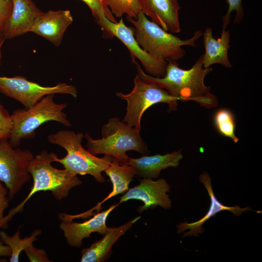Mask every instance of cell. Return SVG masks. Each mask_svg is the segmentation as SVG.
Wrapping results in <instances>:
<instances>
[{
	"instance_id": "1",
	"label": "cell",
	"mask_w": 262,
	"mask_h": 262,
	"mask_svg": "<svg viewBox=\"0 0 262 262\" xmlns=\"http://www.w3.org/2000/svg\"><path fill=\"white\" fill-rule=\"evenodd\" d=\"M167 62L164 76L157 78L145 73L139 64L133 61L138 74L143 79L156 84L178 100H192L206 108L218 105L217 98L210 92V87L204 83L205 78L213 68L203 67L202 55L189 69L180 67L177 61L168 60Z\"/></svg>"
},
{
	"instance_id": "2",
	"label": "cell",
	"mask_w": 262,
	"mask_h": 262,
	"mask_svg": "<svg viewBox=\"0 0 262 262\" xmlns=\"http://www.w3.org/2000/svg\"><path fill=\"white\" fill-rule=\"evenodd\" d=\"M57 154L43 150L33 157L29 167V172L33 179V184L27 197L18 205L9 211L0 220V229L6 228L8 223L16 213L22 211L26 202L35 193L40 191H50L58 200L67 197L70 190L82 183L77 175L65 168L60 169L53 166Z\"/></svg>"
},
{
	"instance_id": "3",
	"label": "cell",
	"mask_w": 262,
	"mask_h": 262,
	"mask_svg": "<svg viewBox=\"0 0 262 262\" xmlns=\"http://www.w3.org/2000/svg\"><path fill=\"white\" fill-rule=\"evenodd\" d=\"M134 26V36L139 46L153 57L162 60L178 61L183 58L184 46L196 47V42L202 36L197 30L192 37L182 40L149 20L140 11L136 19L126 16Z\"/></svg>"
},
{
	"instance_id": "4",
	"label": "cell",
	"mask_w": 262,
	"mask_h": 262,
	"mask_svg": "<svg viewBox=\"0 0 262 262\" xmlns=\"http://www.w3.org/2000/svg\"><path fill=\"white\" fill-rule=\"evenodd\" d=\"M102 138L94 139L88 133L84 135L87 141V150L96 155L104 154L113 157L126 164L129 157L126 154L133 150L145 155L149 152L140 131L129 126L118 117L109 119L101 130Z\"/></svg>"
},
{
	"instance_id": "5",
	"label": "cell",
	"mask_w": 262,
	"mask_h": 262,
	"mask_svg": "<svg viewBox=\"0 0 262 262\" xmlns=\"http://www.w3.org/2000/svg\"><path fill=\"white\" fill-rule=\"evenodd\" d=\"M83 133L74 131L60 130L49 134V143L58 145L66 151L62 158L57 156L55 162L62 164L64 168L74 175H90L98 182H104L102 172L109 166L113 157L105 155L99 158L85 149L82 145Z\"/></svg>"
},
{
	"instance_id": "6",
	"label": "cell",
	"mask_w": 262,
	"mask_h": 262,
	"mask_svg": "<svg viewBox=\"0 0 262 262\" xmlns=\"http://www.w3.org/2000/svg\"><path fill=\"white\" fill-rule=\"evenodd\" d=\"M54 94L48 95L29 109H17L11 115L12 127L8 141L13 147H17L22 139L33 138L35 130L43 124L54 121L71 126L63 110L67 103H57Z\"/></svg>"
},
{
	"instance_id": "7",
	"label": "cell",
	"mask_w": 262,
	"mask_h": 262,
	"mask_svg": "<svg viewBox=\"0 0 262 262\" xmlns=\"http://www.w3.org/2000/svg\"><path fill=\"white\" fill-rule=\"evenodd\" d=\"M134 87L129 94L117 92L116 95L127 102L126 114L123 122L138 131L141 130V119L145 112L159 103L168 104V111L177 109L178 99L156 84L143 79L138 74L134 79Z\"/></svg>"
},
{
	"instance_id": "8",
	"label": "cell",
	"mask_w": 262,
	"mask_h": 262,
	"mask_svg": "<svg viewBox=\"0 0 262 262\" xmlns=\"http://www.w3.org/2000/svg\"><path fill=\"white\" fill-rule=\"evenodd\" d=\"M33 157L30 150L13 147L8 139L0 141V182L8 189L9 200L30 180L29 167Z\"/></svg>"
},
{
	"instance_id": "9",
	"label": "cell",
	"mask_w": 262,
	"mask_h": 262,
	"mask_svg": "<svg viewBox=\"0 0 262 262\" xmlns=\"http://www.w3.org/2000/svg\"><path fill=\"white\" fill-rule=\"evenodd\" d=\"M0 92L18 101L25 109L31 108L48 95L68 94L75 98L78 95L76 87L71 84L59 83L53 86H44L19 75L0 76Z\"/></svg>"
},
{
	"instance_id": "10",
	"label": "cell",
	"mask_w": 262,
	"mask_h": 262,
	"mask_svg": "<svg viewBox=\"0 0 262 262\" xmlns=\"http://www.w3.org/2000/svg\"><path fill=\"white\" fill-rule=\"evenodd\" d=\"M97 22L101 27L104 35L119 39L129 49L132 61L138 59L149 75L157 78L164 76L167 61L156 59L144 50L136 41L133 29L125 24L122 17L118 22H113L103 16Z\"/></svg>"
},
{
	"instance_id": "11",
	"label": "cell",
	"mask_w": 262,
	"mask_h": 262,
	"mask_svg": "<svg viewBox=\"0 0 262 262\" xmlns=\"http://www.w3.org/2000/svg\"><path fill=\"white\" fill-rule=\"evenodd\" d=\"M170 184L163 178L156 180L144 178L140 180L138 185L124 193L118 204L131 199L140 200L144 203L138 209L140 213L158 206L167 210L171 207L172 201L167 194L170 191Z\"/></svg>"
},
{
	"instance_id": "12",
	"label": "cell",
	"mask_w": 262,
	"mask_h": 262,
	"mask_svg": "<svg viewBox=\"0 0 262 262\" xmlns=\"http://www.w3.org/2000/svg\"><path fill=\"white\" fill-rule=\"evenodd\" d=\"M199 180L202 183L207 191L210 198V206L208 212L205 215L199 220L192 223L184 222L180 223L177 226L178 229L177 233L180 234L186 229L189 230L185 232L182 237L194 236L196 237L199 233L202 234L204 229L202 228L203 224L212 217L214 216L218 213L228 211L232 213L236 216H240L243 213L247 212L249 210H252L258 213H261L262 211H256L246 206L241 208L239 206H227L223 204L215 196L212 188L211 179L209 175L206 172H203L199 176Z\"/></svg>"
},
{
	"instance_id": "13",
	"label": "cell",
	"mask_w": 262,
	"mask_h": 262,
	"mask_svg": "<svg viewBox=\"0 0 262 262\" xmlns=\"http://www.w3.org/2000/svg\"><path fill=\"white\" fill-rule=\"evenodd\" d=\"M119 204L113 205L105 211L95 214L89 220L82 223L72 220H62L60 228L63 231L67 244L74 247L82 246L83 239L90 237L91 233L98 232L104 235L109 229L106 224L110 213Z\"/></svg>"
},
{
	"instance_id": "14",
	"label": "cell",
	"mask_w": 262,
	"mask_h": 262,
	"mask_svg": "<svg viewBox=\"0 0 262 262\" xmlns=\"http://www.w3.org/2000/svg\"><path fill=\"white\" fill-rule=\"evenodd\" d=\"M140 11L151 21L172 33L181 32L178 0H138Z\"/></svg>"
},
{
	"instance_id": "15",
	"label": "cell",
	"mask_w": 262,
	"mask_h": 262,
	"mask_svg": "<svg viewBox=\"0 0 262 262\" xmlns=\"http://www.w3.org/2000/svg\"><path fill=\"white\" fill-rule=\"evenodd\" d=\"M72 21L73 17L68 10L42 12L36 19L30 32L59 46L66 30Z\"/></svg>"
},
{
	"instance_id": "16",
	"label": "cell",
	"mask_w": 262,
	"mask_h": 262,
	"mask_svg": "<svg viewBox=\"0 0 262 262\" xmlns=\"http://www.w3.org/2000/svg\"><path fill=\"white\" fill-rule=\"evenodd\" d=\"M13 10L3 33L11 39L30 32L38 16L42 12L32 0H12Z\"/></svg>"
},
{
	"instance_id": "17",
	"label": "cell",
	"mask_w": 262,
	"mask_h": 262,
	"mask_svg": "<svg viewBox=\"0 0 262 262\" xmlns=\"http://www.w3.org/2000/svg\"><path fill=\"white\" fill-rule=\"evenodd\" d=\"M182 150L164 155H143L138 158H129L126 164L132 166L138 178L156 179L161 171L168 167H177L182 159Z\"/></svg>"
},
{
	"instance_id": "18",
	"label": "cell",
	"mask_w": 262,
	"mask_h": 262,
	"mask_svg": "<svg viewBox=\"0 0 262 262\" xmlns=\"http://www.w3.org/2000/svg\"><path fill=\"white\" fill-rule=\"evenodd\" d=\"M104 171L112 183V191L92 209L81 214L70 215L71 219L81 217L86 218L92 215L94 210L98 212L101 209V205L106 200L118 194L125 193L129 189V184L136 174L135 169L132 166L122 164L114 158Z\"/></svg>"
},
{
	"instance_id": "19",
	"label": "cell",
	"mask_w": 262,
	"mask_h": 262,
	"mask_svg": "<svg viewBox=\"0 0 262 262\" xmlns=\"http://www.w3.org/2000/svg\"><path fill=\"white\" fill-rule=\"evenodd\" d=\"M212 31L211 28L207 27L202 33L205 48L204 54H202L203 67H209L212 65L219 64L230 68L232 65L228 57L229 31L222 29L220 37L217 39L213 36Z\"/></svg>"
},
{
	"instance_id": "20",
	"label": "cell",
	"mask_w": 262,
	"mask_h": 262,
	"mask_svg": "<svg viewBox=\"0 0 262 262\" xmlns=\"http://www.w3.org/2000/svg\"><path fill=\"white\" fill-rule=\"evenodd\" d=\"M140 218L138 216L116 228H110L100 240L82 250V262H101L107 260L112 254V247L117 240Z\"/></svg>"
},
{
	"instance_id": "21",
	"label": "cell",
	"mask_w": 262,
	"mask_h": 262,
	"mask_svg": "<svg viewBox=\"0 0 262 262\" xmlns=\"http://www.w3.org/2000/svg\"><path fill=\"white\" fill-rule=\"evenodd\" d=\"M41 233L40 229L34 230L30 236L20 238L19 229L12 236H9L4 231H0V239L11 250V255L9 261L10 262H18L20 253L28 246L33 244L37 240V236Z\"/></svg>"
},
{
	"instance_id": "22",
	"label": "cell",
	"mask_w": 262,
	"mask_h": 262,
	"mask_svg": "<svg viewBox=\"0 0 262 262\" xmlns=\"http://www.w3.org/2000/svg\"><path fill=\"white\" fill-rule=\"evenodd\" d=\"M213 125L218 133L231 140L235 143L239 139L235 134L236 121L232 112L227 108L217 110L213 117Z\"/></svg>"
},
{
	"instance_id": "23",
	"label": "cell",
	"mask_w": 262,
	"mask_h": 262,
	"mask_svg": "<svg viewBox=\"0 0 262 262\" xmlns=\"http://www.w3.org/2000/svg\"><path fill=\"white\" fill-rule=\"evenodd\" d=\"M111 12L115 17L126 15L136 19L140 11L138 0H105Z\"/></svg>"
},
{
	"instance_id": "24",
	"label": "cell",
	"mask_w": 262,
	"mask_h": 262,
	"mask_svg": "<svg viewBox=\"0 0 262 262\" xmlns=\"http://www.w3.org/2000/svg\"><path fill=\"white\" fill-rule=\"evenodd\" d=\"M82 0L89 7L96 22L103 16L113 22H117L109 8L105 0Z\"/></svg>"
},
{
	"instance_id": "25",
	"label": "cell",
	"mask_w": 262,
	"mask_h": 262,
	"mask_svg": "<svg viewBox=\"0 0 262 262\" xmlns=\"http://www.w3.org/2000/svg\"><path fill=\"white\" fill-rule=\"evenodd\" d=\"M242 0H226L228 5V11L222 17V29H226L230 20V15L232 11H235L236 16L234 23H239L244 18V13L242 5Z\"/></svg>"
},
{
	"instance_id": "26",
	"label": "cell",
	"mask_w": 262,
	"mask_h": 262,
	"mask_svg": "<svg viewBox=\"0 0 262 262\" xmlns=\"http://www.w3.org/2000/svg\"><path fill=\"white\" fill-rule=\"evenodd\" d=\"M12 127L11 115L0 101V141L4 138H9Z\"/></svg>"
},
{
	"instance_id": "27",
	"label": "cell",
	"mask_w": 262,
	"mask_h": 262,
	"mask_svg": "<svg viewBox=\"0 0 262 262\" xmlns=\"http://www.w3.org/2000/svg\"><path fill=\"white\" fill-rule=\"evenodd\" d=\"M24 251L31 262H51L44 249L36 248L33 244L28 246Z\"/></svg>"
},
{
	"instance_id": "28",
	"label": "cell",
	"mask_w": 262,
	"mask_h": 262,
	"mask_svg": "<svg viewBox=\"0 0 262 262\" xmlns=\"http://www.w3.org/2000/svg\"><path fill=\"white\" fill-rule=\"evenodd\" d=\"M12 0H0V32H3L13 10Z\"/></svg>"
},
{
	"instance_id": "29",
	"label": "cell",
	"mask_w": 262,
	"mask_h": 262,
	"mask_svg": "<svg viewBox=\"0 0 262 262\" xmlns=\"http://www.w3.org/2000/svg\"><path fill=\"white\" fill-rule=\"evenodd\" d=\"M11 255L10 248L0 239V257H10Z\"/></svg>"
},
{
	"instance_id": "30",
	"label": "cell",
	"mask_w": 262,
	"mask_h": 262,
	"mask_svg": "<svg viewBox=\"0 0 262 262\" xmlns=\"http://www.w3.org/2000/svg\"><path fill=\"white\" fill-rule=\"evenodd\" d=\"M6 38L3 32H0V65L1 64L2 54H1V48L2 45Z\"/></svg>"
}]
</instances>
